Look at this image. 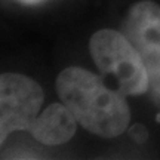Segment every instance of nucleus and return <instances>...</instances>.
Listing matches in <instances>:
<instances>
[{
	"label": "nucleus",
	"instance_id": "nucleus-1",
	"mask_svg": "<svg viewBox=\"0 0 160 160\" xmlns=\"http://www.w3.org/2000/svg\"><path fill=\"white\" fill-rule=\"evenodd\" d=\"M57 93L83 129L111 139L125 133L131 111L122 92L110 89L97 74L82 67H68L57 77Z\"/></svg>",
	"mask_w": 160,
	"mask_h": 160
},
{
	"label": "nucleus",
	"instance_id": "nucleus-2",
	"mask_svg": "<svg viewBox=\"0 0 160 160\" xmlns=\"http://www.w3.org/2000/svg\"><path fill=\"white\" fill-rule=\"evenodd\" d=\"M89 52L99 71L111 76L123 95L141 97L148 92V74L142 58L122 31H95L89 39Z\"/></svg>",
	"mask_w": 160,
	"mask_h": 160
},
{
	"label": "nucleus",
	"instance_id": "nucleus-3",
	"mask_svg": "<svg viewBox=\"0 0 160 160\" xmlns=\"http://www.w3.org/2000/svg\"><path fill=\"white\" fill-rule=\"evenodd\" d=\"M43 91L34 79L19 73L0 76V141L13 131H30L37 119Z\"/></svg>",
	"mask_w": 160,
	"mask_h": 160
},
{
	"label": "nucleus",
	"instance_id": "nucleus-4",
	"mask_svg": "<svg viewBox=\"0 0 160 160\" xmlns=\"http://www.w3.org/2000/svg\"><path fill=\"white\" fill-rule=\"evenodd\" d=\"M126 37L141 55L148 74V93L160 108V15H148L133 22Z\"/></svg>",
	"mask_w": 160,
	"mask_h": 160
},
{
	"label": "nucleus",
	"instance_id": "nucleus-5",
	"mask_svg": "<svg viewBox=\"0 0 160 160\" xmlns=\"http://www.w3.org/2000/svg\"><path fill=\"white\" fill-rule=\"evenodd\" d=\"M77 120L62 102L46 107L30 129L36 141L45 145H59L70 141L76 132Z\"/></svg>",
	"mask_w": 160,
	"mask_h": 160
}]
</instances>
